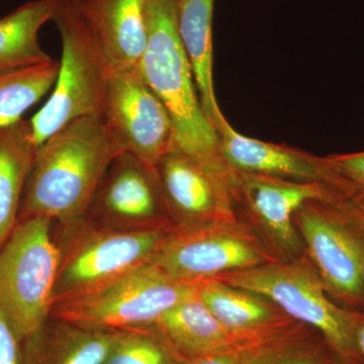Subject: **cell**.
I'll return each mask as SVG.
<instances>
[{
    "label": "cell",
    "instance_id": "obj_15",
    "mask_svg": "<svg viewBox=\"0 0 364 364\" xmlns=\"http://www.w3.org/2000/svg\"><path fill=\"white\" fill-rule=\"evenodd\" d=\"M152 0H80L112 71L138 68L149 39Z\"/></svg>",
    "mask_w": 364,
    "mask_h": 364
},
{
    "label": "cell",
    "instance_id": "obj_6",
    "mask_svg": "<svg viewBox=\"0 0 364 364\" xmlns=\"http://www.w3.org/2000/svg\"><path fill=\"white\" fill-rule=\"evenodd\" d=\"M52 220L21 219L0 246V310L18 340L33 338L51 317L59 244Z\"/></svg>",
    "mask_w": 364,
    "mask_h": 364
},
{
    "label": "cell",
    "instance_id": "obj_7",
    "mask_svg": "<svg viewBox=\"0 0 364 364\" xmlns=\"http://www.w3.org/2000/svg\"><path fill=\"white\" fill-rule=\"evenodd\" d=\"M355 198L306 203L294 225L328 294L345 308L363 312L364 215Z\"/></svg>",
    "mask_w": 364,
    "mask_h": 364
},
{
    "label": "cell",
    "instance_id": "obj_16",
    "mask_svg": "<svg viewBox=\"0 0 364 364\" xmlns=\"http://www.w3.org/2000/svg\"><path fill=\"white\" fill-rule=\"evenodd\" d=\"M198 294L230 331L249 338H268L293 329L296 321L269 299L218 279L198 282Z\"/></svg>",
    "mask_w": 364,
    "mask_h": 364
},
{
    "label": "cell",
    "instance_id": "obj_29",
    "mask_svg": "<svg viewBox=\"0 0 364 364\" xmlns=\"http://www.w3.org/2000/svg\"><path fill=\"white\" fill-rule=\"evenodd\" d=\"M356 203H358V205H359V208H360L361 212H363V214L364 215V196H358L355 198Z\"/></svg>",
    "mask_w": 364,
    "mask_h": 364
},
{
    "label": "cell",
    "instance_id": "obj_12",
    "mask_svg": "<svg viewBox=\"0 0 364 364\" xmlns=\"http://www.w3.org/2000/svg\"><path fill=\"white\" fill-rule=\"evenodd\" d=\"M217 131L222 156L235 172L320 184L348 200L358 196L355 186L328 156L318 157L289 146L249 138L235 130L226 117Z\"/></svg>",
    "mask_w": 364,
    "mask_h": 364
},
{
    "label": "cell",
    "instance_id": "obj_23",
    "mask_svg": "<svg viewBox=\"0 0 364 364\" xmlns=\"http://www.w3.org/2000/svg\"><path fill=\"white\" fill-rule=\"evenodd\" d=\"M188 359L158 331L155 326L117 331L104 364H186Z\"/></svg>",
    "mask_w": 364,
    "mask_h": 364
},
{
    "label": "cell",
    "instance_id": "obj_27",
    "mask_svg": "<svg viewBox=\"0 0 364 364\" xmlns=\"http://www.w3.org/2000/svg\"><path fill=\"white\" fill-rule=\"evenodd\" d=\"M263 364H329L315 351L309 352L296 346V343L282 349Z\"/></svg>",
    "mask_w": 364,
    "mask_h": 364
},
{
    "label": "cell",
    "instance_id": "obj_25",
    "mask_svg": "<svg viewBox=\"0 0 364 364\" xmlns=\"http://www.w3.org/2000/svg\"><path fill=\"white\" fill-rule=\"evenodd\" d=\"M329 159L364 196V151L350 154H333Z\"/></svg>",
    "mask_w": 364,
    "mask_h": 364
},
{
    "label": "cell",
    "instance_id": "obj_2",
    "mask_svg": "<svg viewBox=\"0 0 364 364\" xmlns=\"http://www.w3.org/2000/svg\"><path fill=\"white\" fill-rule=\"evenodd\" d=\"M139 72L161 100L173 126V147L198 163L233 193L235 172L205 111L177 28L176 0H152L149 39Z\"/></svg>",
    "mask_w": 364,
    "mask_h": 364
},
{
    "label": "cell",
    "instance_id": "obj_17",
    "mask_svg": "<svg viewBox=\"0 0 364 364\" xmlns=\"http://www.w3.org/2000/svg\"><path fill=\"white\" fill-rule=\"evenodd\" d=\"M154 326L188 360L267 339L249 338L227 329L203 303L198 287L195 293L167 311Z\"/></svg>",
    "mask_w": 364,
    "mask_h": 364
},
{
    "label": "cell",
    "instance_id": "obj_22",
    "mask_svg": "<svg viewBox=\"0 0 364 364\" xmlns=\"http://www.w3.org/2000/svg\"><path fill=\"white\" fill-rule=\"evenodd\" d=\"M59 62L0 70V130L21 117L44 97L58 75Z\"/></svg>",
    "mask_w": 364,
    "mask_h": 364
},
{
    "label": "cell",
    "instance_id": "obj_5",
    "mask_svg": "<svg viewBox=\"0 0 364 364\" xmlns=\"http://www.w3.org/2000/svg\"><path fill=\"white\" fill-rule=\"evenodd\" d=\"M198 282L172 279L148 263L57 299L50 318L100 331L149 327L195 293Z\"/></svg>",
    "mask_w": 364,
    "mask_h": 364
},
{
    "label": "cell",
    "instance_id": "obj_9",
    "mask_svg": "<svg viewBox=\"0 0 364 364\" xmlns=\"http://www.w3.org/2000/svg\"><path fill=\"white\" fill-rule=\"evenodd\" d=\"M274 260L259 238L235 219L170 228L152 263L172 279L198 282Z\"/></svg>",
    "mask_w": 364,
    "mask_h": 364
},
{
    "label": "cell",
    "instance_id": "obj_4",
    "mask_svg": "<svg viewBox=\"0 0 364 364\" xmlns=\"http://www.w3.org/2000/svg\"><path fill=\"white\" fill-rule=\"evenodd\" d=\"M62 57L52 95L30 119L37 148L55 132L79 117H102L111 69L80 0H52Z\"/></svg>",
    "mask_w": 364,
    "mask_h": 364
},
{
    "label": "cell",
    "instance_id": "obj_21",
    "mask_svg": "<svg viewBox=\"0 0 364 364\" xmlns=\"http://www.w3.org/2000/svg\"><path fill=\"white\" fill-rule=\"evenodd\" d=\"M52 18V0H31L0 18V70L52 61L39 42L41 28Z\"/></svg>",
    "mask_w": 364,
    "mask_h": 364
},
{
    "label": "cell",
    "instance_id": "obj_1",
    "mask_svg": "<svg viewBox=\"0 0 364 364\" xmlns=\"http://www.w3.org/2000/svg\"><path fill=\"white\" fill-rule=\"evenodd\" d=\"M119 153L102 117H79L55 132L36 150L21 219L43 217L68 224L85 218Z\"/></svg>",
    "mask_w": 364,
    "mask_h": 364
},
{
    "label": "cell",
    "instance_id": "obj_20",
    "mask_svg": "<svg viewBox=\"0 0 364 364\" xmlns=\"http://www.w3.org/2000/svg\"><path fill=\"white\" fill-rule=\"evenodd\" d=\"M30 340L35 341L33 364H104L117 331H100L53 320Z\"/></svg>",
    "mask_w": 364,
    "mask_h": 364
},
{
    "label": "cell",
    "instance_id": "obj_10",
    "mask_svg": "<svg viewBox=\"0 0 364 364\" xmlns=\"http://www.w3.org/2000/svg\"><path fill=\"white\" fill-rule=\"evenodd\" d=\"M102 119L122 152L155 167L173 148V126L161 100L138 68L112 71Z\"/></svg>",
    "mask_w": 364,
    "mask_h": 364
},
{
    "label": "cell",
    "instance_id": "obj_24",
    "mask_svg": "<svg viewBox=\"0 0 364 364\" xmlns=\"http://www.w3.org/2000/svg\"><path fill=\"white\" fill-rule=\"evenodd\" d=\"M296 343L294 330L277 336L231 347L188 360L186 364H263L289 345Z\"/></svg>",
    "mask_w": 364,
    "mask_h": 364
},
{
    "label": "cell",
    "instance_id": "obj_19",
    "mask_svg": "<svg viewBox=\"0 0 364 364\" xmlns=\"http://www.w3.org/2000/svg\"><path fill=\"white\" fill-rule=\"evenodd\" d=\"M36 150L30 121L21 119L0 130V246L16 226Z\"/></svg>",
    "mask_w": 364,
    "mask_h": 364
},
{
    "label": "cell",
    "instance_id": "obj_8",
    "mask_svg": "<svg viewBox=\"0 0 364 364\" xmlns=\"http://www.w3.org/2000/svg\"><path fill=\"white\" fill-rule=\"evenodd\" d=\"M68 224H64L70 227L65 244H59L61 259L54 301L152 263L170 229H117L87 215Z\"/></svg>",
    "mask_w": 364,
    "mask_h": 364
},
{
    "label": "cell",
    "instance_id": "obj_28",
    "mask_svg": "<svg viewBox=\"0 0 364 364\" xmlns=\"http://www.w3.org/2000/svg\"><path fill=\"white\" fill-rule=\"evenodd\" d=\"M359 349H360L361 358H363L364 363V323L363 328H361L360 336H359Z\"/></svg>",
    "mask_w": 364,
    "mask_h": 364
},
{
    "label": "cell",
    "instance_id": "obj_14",
    "mask_svg": "<svg viewBox=\"0 0 364 364\" xmlns=\"http://www.w3.org/2000/svg\"><path fill=\"white\" fill-rule=\"evenodd\" d=\"M155 168L168 212L178 217V224L235 220L231 191L176 148Z\"/></svg>",
    "mask_w": 364,
    "mask_h": 364
},
{
    "label": "cell",
    "instance_id": "obj_18",
    "mask_svg": "<svg viewBox=\"0 0 364 364\" xmlns=\"http://www.w3.org/2000/svg\"><path fill=\"white\" fill-rule=\"evenodd\" d=\"M215 0H176L177 28L193 69L196 88L205 114L219 126L224 114L215 98L213 14Z\"/></svg>",
    "mask_w": 364,
    "mask_h": 364
},
{
    "label": "cell",
    "instance_id": "obj_11",
    "mask_svg": "<svg viewBox=\"0 0 364 364\" xmlns=\"http://www.w3.org/2000/svg\"><path fill=\"white\" fill-rule=\"evenodd\" d=\"M165 210L156 168L122 152L105 172L86 215L117 229H155L168 228Z\"/></svg>",
    "mask_w": 364,
    "mask_h": 364
},
{
    "label": "cell",
    "instance_id": "obj_26",
    "mask_svg": "<svg viewBox=\"0 0 364 364\" xmlns=\"http://www.w3.org/2000/svg\"><path fill=\"white\" fill-rule=\"evenodd\" d=\"M18 341L11 323L0 310V364H21Z\"/></svg>",
    "mask_w": 364,
    "mask_h": 364
},
{
    "label": "cell",
    "instance_id": "obj_13",
    "mask_svg": "<svg viewBox=\"0 0 364 364\" xmlns=\"http://www.w3.org/2000/svg\"><path fill=\"white\" fill-rule=\"evenodd\" d=\"M235 173L234 200L242 198L277 245L289 254L298 253L301 247V238L294 225L299 208L312 200H352L320 184L243 172Z\"/></svg>",
    "mask_w": 364,
    "mask_h": 364
},
{
    "label": "cell",
    "instance_id": "obj_3",
    "mask_svg": "<svg viewBox=\"0 0 364 364\" xmlns=\"http://www.w3.org/2000/svg\"><path fill=\"white\" fill-rule=\"evenodd\" d=\"M215 279L261 294L291 320L318 330L339 358L364 363L359 349L364 312L345 308L332 299L311 261L277 259Z\"/></svg>",
    "mask_w": 364,
    "mask_h": 364
},
{
    "label": "cell",
    "instance_id": "obj_30",
    "mask_svg": "<svg viewBox=\"0 0 364 364\" xmlns=\"http://www.w3.org/2000/svg\"><path fill=\"white\" fill-rule=\"evenodd\" d=\"M337 364H364L361 363H354V361L347 360V359L339 358L337 359Z\"/></svg>",
    "mask_w": 364,
    "mask_h": 364
}]
</instances>
